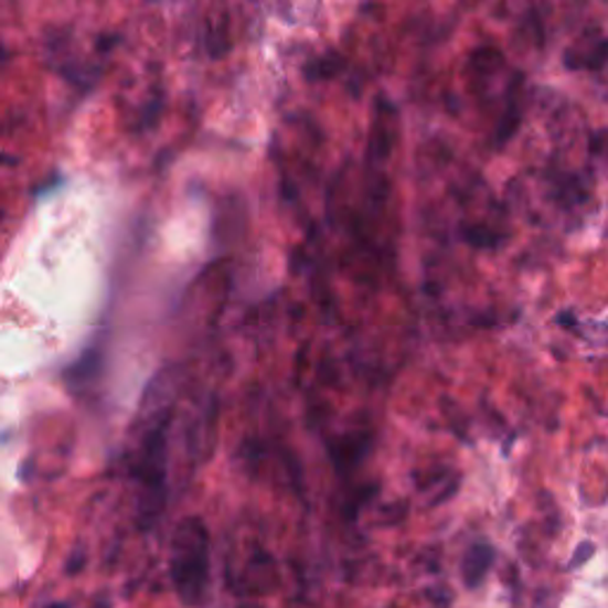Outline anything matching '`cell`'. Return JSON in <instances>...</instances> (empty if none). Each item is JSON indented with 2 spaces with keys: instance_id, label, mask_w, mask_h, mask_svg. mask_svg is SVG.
<instances>
[{
  "instance_id": "cell-1",
  "label": "cell",
  "mask_w": 608,
  "mask_h": 608,
  "mask_svg": "<svg viewBox=\"0 0 608 608\" xmlns=\"http://www.w3.org/2000/svg\"><path fill=\"white\" fill-rule=\"evenodd\" d=\"M134 426L131 473L140 486L138 519L140 525H154L164 509L167 492V430L171 420L169 381L154 378Z\"/></svg>"
},
{
  "instance_id": "cell-2",
  "label": "cell",
  "mask_w": 608,
  "mask_h": 608,
  "mask_svg": "<svg viewBox=\"0 0 608 608\" xmlns=\"http://www.w3.org/2000/svg\"><path fill=\"white\" fill-rule=\"evenodd\" d=\"M169 573L179 599L200 606L210 585V533L200 519H183L171 537Z\"/></svg>"
},
{
  "instance_id": "cell-3",
  "label": "cell",
  "mask_w": 608,
  "mask_h": 608,
  "mask_svg": "<svg viewBox=\"0 0 608 608\" xmlns=\"http://www.w3.org/2000/svg\"><path fill=\"white\" fill-rule=\"evenodd\" d=\"M492 561H494L492 544H488V542H476V544H471V547L466 550V554H463V564H461V578H463V585L469 587V589L480 587L482 580H486V575H488L490 568H492Z\"/></svg>"
},
{
  "instance_id": "cell-4",
  "label": "cell",
  "mask_w": 608,
  "mask_h": 608,
  "mask_svg": "<svg viewBox=\"0 0 608 608\" xmlns=\"http://www.w3.org/2000/svg\"><path fill=\"white\" fill-rule=\"evenodd\" d=\"M591 554H595V544H591V542L580 544V547L575 550V554H573V558H570V566H568V568H578V566H583L585 561H587Z\"/></svg>"
},
{
  "instance_id": "cell-5",
  "label": "cell",
  "mask_w": 608,
  "mask_h": 608,
  "mask_svg": "<svg viewBox=\"0 0 608 608\" xmlns=\"http://www.w3.org/2000/svg\"><path fill=\"white\" fill-rule=\"evenodd\" d=\"M51 608H65V606H51Z\"/></svg>"
}]
</instances>
